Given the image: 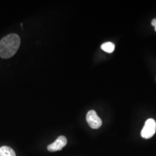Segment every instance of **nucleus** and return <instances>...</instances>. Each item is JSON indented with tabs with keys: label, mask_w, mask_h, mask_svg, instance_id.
Wrapping results in <instances>:
<instances>
[{
	"label": "nucleus",
	"mask_w": 156,
	"mask_h": 156,
	"mask_svg": "<svg viewBox=\"0 0 156 156\" xmlns=\"http://www.w3.org/2000/svg\"><path fill=\"white\" fill-rule=\"evenodd\" d=\"M101 48L102 50L106 51L107 53H111L115 50V45L112 42H108L104 43L102 45H101Z\"/></svg>",
	"instance_id": "423d86ee"
},
{
	"label": "nucleus",
	"mask_w": 156,
	"mask_h": 156,
	"mask_svg": "<svg viewBox=\"0 0 156 156\" xmlns=\"http://www.w3.org/2000/svg\"><path fill=\"white\" fill-rule=\"evenodd\" d=\"M156 131V122L153 119H149L145 122L141 131V136L145 139H149L153 136Z\"/></svg>",
	"instance_id": "f03ea898"
},
{
	"label": "nucleus",
	"mask_w": 156,
	"mask_h": 156,
	"mask_svg": "<svg viewBox=\"0 0 156 156\" xmlns=\"http://www.w3.org/2000/svg\"><path fill=\"white\" fill-rule=\"evenodd\" d=\"M67 144V138L64 136H60L53 143L48 146V150L51 152L61 151Z\"/></svg>",
	"instance_id": "20e7f679"
},
{
	"label": "nucleus",
	"mask_w": 156,
	"mask_h": 156,
	"mask_svg": "<svg viewBox=\"0 0 156 156\" xmlns=\"http://www.w3.org/2000/svg\"><path fill=\"white\" fill-rule=\"evenodd\" d=\"M86 120L90 127L93 129H98L102 126V120L94 110L90 111L86 115Z\"/></svg>",
	"instance_id": "7ed1b4c3"
},
{
	"label": "nucleus",
	"mask_w": 156,
	"mask_h": 156,
	"mask_svg": "<svg viewBox=\"0 0 156 156\" xmlns=\"http://www.w3.org/2000/svg\"><path fill=\"white\" fill-rule=\"evenodd\" d=\"M20 45V38L16 34H11L0 41V57L8 58L13 56Z\"/></svg>",
	"instance_id": "f257e3e1"
},
{
	"label": "nucleus",
	"mask_w": 156,
	"mask_h": 156,
	"mask_svg": "<svg viewBox=\"0 0 156 156\" xmlns=\"http://www.w3.org/2000/svg\"><path fill=\"white\" fill-rule=\"evenodd\" d=\"M0 156H16L15 151L9 146H2L0 147Z\"/></svg>",
	"instance_id": "39448f33"
},
{
	"label": "nucleus",
	"mask_w": 156,
	"mask_h": 156,
	"mask_svg": "<svg viewBox=\"0 0 156 156\" xmlns=\"http://www.w3.org/2000/svg\"><path fill=\"white\" fill-rule=\"evenodd\" d=\"M151 25L154 27V30L156 31V18L153 19V20L151 21Z\"/></svg>",
	"instance_id": "0eeeda50"
}]
</instances>
